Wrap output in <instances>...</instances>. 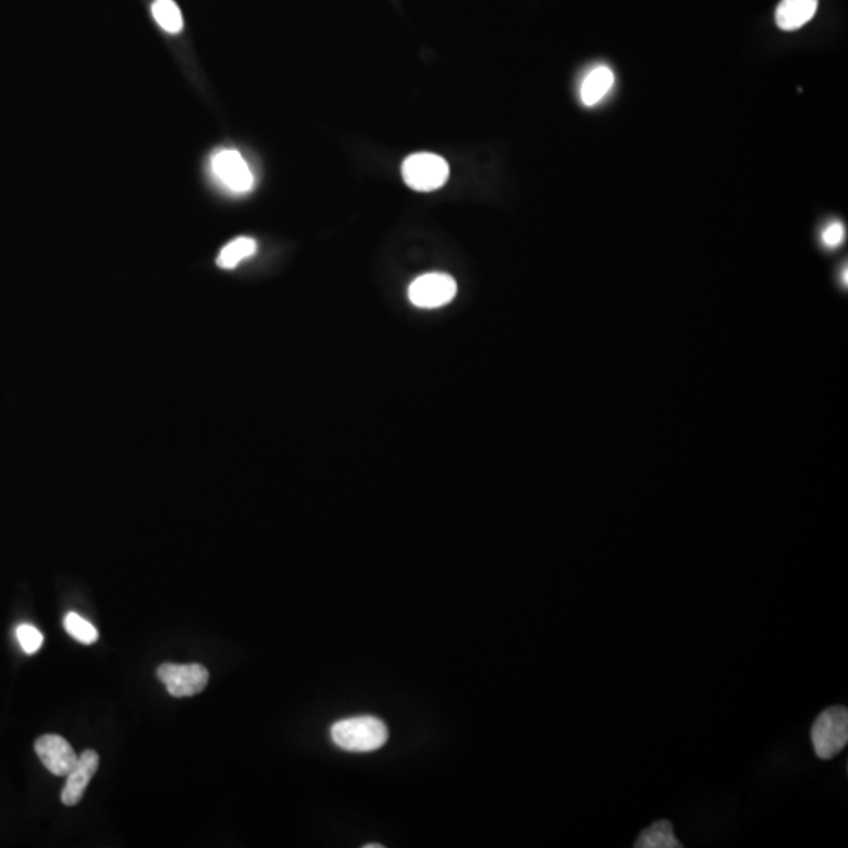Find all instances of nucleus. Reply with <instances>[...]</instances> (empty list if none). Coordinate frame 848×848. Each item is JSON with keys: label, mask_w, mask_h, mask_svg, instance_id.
<instances>
[{"label": "nucleus", "mask_w": 848, "mask_h": 848, "mask_svg": "<svg viewBox=\"0 0 848 848\" xmlns=\"http://www.w3.org/2000/svg\"><path fill=\"white\" fill-rule=\"evenodd\" d=\"M332 742L349 753H373L387 743L388 729L384 721L370 715L344 718L330 729Z\"/></svg>", "instance_id": "obj_1"}, {"label": "nucleus", "mask_w": 848, "mask_h": 848, "mask_svg": "<svg viewBox=\"0 0 848 848\" xmlns=\"http://www.w3.org/2000/svg\"><path fill=\"white\" fill-rule=\"evenodd\" d=\"M811 740L817 757L830 761L842 753L848 743L847 707L834 706L823 710L812 724Z\"/></svg>", "instance_id": "obj_2"}, {"label": "nucleus", "mask_w": 848, "mask_h": 848, "mask_svg": "<svg viewBox=\"0 0 848 848\" xmlns=\"http://www.w3.org/2000/svg\"><path fill=\"white\" fill-rule=\"evenodd\" d=\"M209 169L214 180L234 195L249 194L255 186V176L239 151L222 148L212 154Z\"/></svg>", "instance_id": "obj_3"}, {"label": "nucleus", "mask_w": 848, "mask_h": 848, "mask_svg": "<svg viewBox=\"0 0 848 848\" xmlns=\"http://www.w3.org/2000/svg\"><path fill=\"white\" fill-rule=\"evenodd\" d=\"M403 178L407 186L418 192L437 191L450 178V165L439 154H412L404 161Z\"/></svg>", "instance_id": "obj_4"}, {"label": "nucleus", "mask_w": 848, "mask_h": 848, "mask_svg": "<svg viewBox=\"0 0 848 848\" xmlns=\"http://www.w3.org/2000/svg\"><path fill=\"white\" fill-rule=\"evenodd\" d=\"M158 677L170 695L175 698H189L205 690L209 682V671L198 663H162L158 668Z\"/></svg>", "instance_id": "obj_5"}, {"label": "nucleus", "mask_w": 848, "mask_h": 848, "mask_svg": "<svg viewBox=\"0 0 848 848\" xmlns=\"http://www.w3.org/2000/svg\"><path fill=\"white\" fill-rule=\"evenodd\" d=\"M456 293V280L451 275L440 274V272L421 275L409 286L410 302L415 307L426 308V310L450 304L456 297Z\"/></svg>", "instance_id": "obj_6"}, {"label": "nucleus", "mask_w": 848, "mask_h": 848, "mask_svg": "<svg viewBox=\"0 0 848 848\" xmlns=\"http://www.w3.org/2000/svg\"><path fill=\"white\" fill-rule=\"evenodd\" d=\"M35 751L44 767L55 776L68 775L79 757L70 742H66L63 737L55 734L40 737L35 742Z\"/></svg>", "instance_id": "obj_7"}, {"label": "nucleus", "mask_w": 848, "mask_h": 848, "mask_svg": "<svg viewBox=\"0 0 848 848\" xmlns=\"http://www.w3.org/2000/svg\"><path fill=\"white\" fill-rule=\"evenodd\" d=\"M99 756L96 751L87 750L77 757V762L66 775V784L62 790V801L65 806H76L84 797L85 789L98 772Z\"/></svg>", "instance_id": "obj_8"}, {"label": "nucleus", "mask_w": 848, "mask_h": 848, "mask_svg": "<svg viewBox=\"0 0 848 848\" xmlns=\"http://www.w3.org/2000/svg\"><path fill=\"white\" fill-rule=\"evenodd\" d=\"M819 0H781L776 8V26L784 32H794L816 16Z\"/></svg>", "instance_id": "obj_9"}, {"label": "nucleus", "mask_w": 848, "mask_h": 848, "mask_svg": "<svg viewBox=\"0 0 848 848\" xmlns=\"http://www.w3.org/2000/svg\"><path fill=\"white\" fill-rule=\"evenodd\" d=\"M615 84V74L605 65L596 66L586 74L580 87V99L586 107L599 104Z\"/></svg>", "instance_id": "obj_10"}, {"label": "nucleus", "mask_w": 848, "mask_h": 848, "mask_svg": "<svg viewBox=\"0 0 848 848\" xmlns=\"http://www.w3.org/2000/svg\"><path fill=\"white\" fill-rule=\"evenodd\" d=\"M636 848H682V842L674 836V828L669 820H658L652 827L644 830L636 839Z\"/></svg>", "instance_id": "obj_11"}, {"label": "nucleus", "mask_w": 848, "mask_h": 848, "mask_svg": "<svg viewBox=\"0 0 848 848\" xmlns=\"http://www.w3.org/2000/svg\"><path fill=\"white\" fill-rule=\"evenodd\" d=\"M258 244L255 239L241 236V238L233 239L228 242L219 256H217V266L222 267L225 271H231L234 267L239 266L244 260H249L250 256L255 255Z\"/></svg>", "instance_id": "obj_12"}, {"label": "nucleus", "mask_w": 848, "mask_h": 848, "mask_svg": "<svg viewBox=\"0 0 848 848\" xmlns=\"http://www.w3.org/2000/svg\"><path fill=\"white\" fill-rule=\"evenodd\" d=\"M151 11H153L154 21L158 22L159 27L165 32L180 33L183 30V15L175 4V0H154Z\"/></svg>", "instance_id": "obj_13"}, {"label": "nucleus", "mask_w": 848, "mask_h": 848, "mask_svg": "<svg viewBox=\"0 0 848 848\" xmlns=\"http://www.w3.org/2000/svg\"><path fill=\"white\" fill-rule=\"evenodd\" d=\"M63 627H65L66 633L73 636L74 640L79 641V643L93 644L98 641L96 627L77 613H68L63 619Z\"/></svg>", "instance_id": "obj_14"}, {"label": "nucleus", "mask_w": 848, "mask_h": 848, "mask_svg": "<svg viewBox=\"0 0 848 848\" xmlns=\"http://www.w3.org/2000/svg\"><path fill=\"white\" fill-rule=\"evenodd\" d=\"M16 636H18V641L19 644H21L22 651L26 652V654H35V652L40 651L41 646H43V635H41V632L37 629V627L30 626V624H21V626L16 629Z\"/></svg>", "instance_id": "obj_15"}, {"label": "nucleus", "mask_w": 848, "mask_h": 848, "mask_svg": "<svg viewBox=\"0 0 848 848\" xmlns=\"http://www.w3.org/2000/svg\"><path fill=\"white\" fill-rule=\"evenodd\" d=\"M845 241V227L842 222L828 223L825 230L822 231V242L828 249H838L839 245Z\"/></svg>", "instance_id": "obj_16"}, {"label": "nucleus", "mask_w": 848, "mask_h": 848, "mask_svg": "<svg viewBox=\"0 0 848 848\" xmlns=\"http://www.w3.org/2000/svg\"><path fill=\"white\" fill-rule=\"evenodd\" d=\"M382 847H384V845H381V844H368V845H365V848H382Z\"/></svg>", "instance_id": "obj_17"}]
</instances>
